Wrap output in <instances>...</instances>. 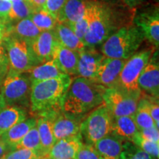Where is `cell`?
<instances>
[{
    "instance_id": "cell-14",
    "label": "cell",
    "mask_w": 159,
    "mask_h": 159,
    "mask_svg": "<svg viewBox=\"0 0 159 159\" xmlns=\"http://www.w3.org/2000/svg\"><path fill=\"white\" fill-rule=\"evenodd\" d=\"M77 63V76L93 80L97 75L101 61L104 56L95 47H85L79 52Z\"/></svg>"
},
{
    "instance_id": "cell-6",
    "label": "cell",
    "mask_w": 159,
    "mask_h": 159,
    "mask_svg": "<svg viewBox=\"0 0 159 159\" xmlns=\"http://www.w3.org/2000/svg\"><path fill=\"white\" fill-rule=\"evenodd\" d=\"M112 115L103 104L91 111L80 125V134L85 144L93 145L99 139L111 134L113 122Z\"/></svg>"
},
{
    "instance_id": "cell-37",
    "label": "cell",
    "mask_w": 159,
    "mask_h": 159,
    "mask_svg": "<svg viewBox=\"0 0 159 159\" xmlns=\"http://www.w3.org/2000/svg\"><path fill=\"white\" fill-rule=\"evenodd\" d=\"M66 2L67 0H47L42 9L56 17Z\"/></svg>"
},
{
    "instance_id": "cell-39",
    "label": "cell",
    "mask_w": 159,
    "mask_h": 159,
    "mask_svg": "<svg viewBox=\"0 0 159 159\" xmlns=\"http://www.w3.org/2000/svg\"><path fill=\"white\" fill-rule=\"evenodd\" d=\"M139 134L142 139L150 141V142L159 143V130L156 127L139 130Z\"/></svg>"
},
{
    "instance_id": "cell-31",
    "label": "cell",
    "mask_w": 159,
    "mask_h": 159,
    "mask_svg": "<svg viewBox=\"0 0 159 159\" xmlns=\"http://www.w3.org/2000/svg\"><path fill=\"white\" fill-rule=\"evenodd\" d=\"M93 6L92 2H89L87 5L86 9L82 16V17L80 19L76 22L70 24L69 27L74 31V33L77 35V36L83 42L84 37L88 31L89 25H90L91 17H92Z\"/></svg>"
},
{
    "instance_id": "cell-33",
    "label": "cell",
    "mask_w": 159,
    "mask_h": 159,
    "mask_svg": "<svg viewBox=\"0 0 159 159\" xmlns=\"http://www.w3.org/2000/svg\"><path fill=\"white\" fill-rule=\"evenodd\" d=\"M121 159H155L132 142H124Z\"/></svg>"
},
{
    "instance_id": "cell-47",
    "label": "cell",
    "mask_w": 159,
    "mask_h": 159,
    "mask_svg": "<svg viewBox=\"0 0 159 159\" xmlns=\"http://www.w3.org/2000/svg\"><path fill=\"white\" fill-rule=\"evenodd\" d=\"M157 159H158V158H157Z\"/></svg>"
},
{
    "instance_id": "cell-11",
    "label": "cell",
    "mask_w": 159,
    "mask_h": 159,
    "mask_svg": "<svg viewBox=\"0 0 159 159\" xmlns=\"http://www.w3.org/2000/svg\"><path fill=\"white\" fill-rule=\"evenodd\" d=\"M126 61L124 59L104 57L101 61L97 75L91 80L102 85L105 89L117 87L119 75Z\"/></svg>"
},
{
    "instance_id": "cell-10",
    "label": "cell",
    "mask_w": 159,
    "mask_h": 159,
    "mask_svg": "<svg viewBox=\"0 0 159 159\" xmlns=\"http://www.w3.org/2000/svg\"><path fill=\"white\" fill-rule=\"evenodd\" d=\"M141 94L154 98L159 96V63L158 52L154 50L148 64L143 69L138 79Z\"/></svg>"
},
{
    "instance_id": "cell-7",
    "label": "cell",
    "mask_w": 159,
    "mask_h": 159,
    "mask_svg": "<svg viewBox=\"0 0 159 159\" xmlns=\"http://www.w3.org/2000/svg\"><path fill=\"white\" fill-rule=\"evenodd\" d=\"M2 44L7 52L9 69L16 72L27 73L41 64L33 54L30 44L11 36L4 39Z\"/></svg>"
},
{
    "instance_id": "cell-35",
    "label": "cell",
    "mask_w": 159,
    "mask_h": 159,
    "mask_svg": "<svg viewBox=\"0 0 159 159\" xmlns=\"http://www.w3.org/2000/svg\"><path fill=\"white\" fill-rule=\"evenodd\" d=\"M74 159H100L93 145L83 143Z\"/></svg>"
},
{
    "instance_id": "cell-12",
    "label": "cell",
    "mask_w": 159,
    "mask_h": 159,
    "mask_svg": "<svg viewBox=\"0 0 159 159\" xmlns=\"http://www.w3.org/2000/svg\"><path fill=\"white\" fill-rule=\"evenodd\" d=\"M83 117L66 114L63 110L59 111L54 118L52 131L55 142L60 139L72 137L80 134V125Z\"/></svg>"
},
{
    "instance_id": "cell-21",
    "label": "cell",
    "mask_w": 159,
    "mask_h": 159,
    "mask_svg": "<svg viewBox=\"0 0 159 159\" xmlns=\"http://www.w3.org/2000/svg\"><path fill=\"white\" fill-rule=\"evenodd\" d=\"M133 116H120L113 119L111 134L122 142H132L135 136L138 134Z\"/></svg>"
},
{
    "instance_id": "cell-26",
    "label": "cell",
    "mask_w": 159,
    "mask_h": 159,
    "mask_svg": "<svg viewBox=\"0 0 159 159\" xmlns=\"http://www.w3.org/2000/svg\"><path fill=\"white\" fill-rule=\"evenodd\" d=\"M27 73L32 83L55 78L65 75L52 59L36 66Z\"/></svg>"
},
{
    "instance_id": "cell-45",
    "label": "cell",
    "mask_w": 159,
    "mask_h": 159,
    "mask_svg": "<svg viewBox=\"0 0 159 159\" xmlns=\"http://www.w3.org/2000/svg\"><path fill=\"white\" fill-rule=\"evenodd\" d=\"M5 106H6V105L5 103V101H4L2 95L1 90H0V111L2 110V109L5 108Z\"/></svg>"
},
{
    "instance_id": "cell-2",
    "label": "cell",
    "mask_w": 159,
    "mask_h": 159,
    "mask_svg": "<svg viewBox=\"0 0 159 159\" xmlns=\"http://www.w3.org/2000/svg\"><path fill=\"white\" fill-rule=\"evenodd\" d=\"M73 77L67 75L55 78L33 83L30 108L36 115L62 109V102Z\"/></svg>"
},
{
    "instance_id": "cell-16",
    "label": "cell",
    "mask_w": 159,
    "mask_h": 159,
    "mask_svg": "<svg viewBox=\"0 0 159 159\" xmlns=\"http://www.w3.org/2000/svg\"><path fill=\"white\" fill-rule=\"evenodd\" d=\"M52 59L56 63L63 74L71 77L77 75L78 52L66 48L57 41Z\"/></svg>"
},
{
    "instance_id": "cell-8",
    "label": "cell",
    "mask_w": 159,
    "mask_h": 159,
    "mask_svg": "<svg viewBox=\"0 0 159 159\" xmlns=\"http://www.w3.org/2000/svg\"><path fill=\"white\" fill-rule=\"evenodd\" d=\"M154 50L153 48H151L136 52L127 60L119 75L118 88L130 94L141 95L138 79Z\"/></svg>"
},
{
    "instance_id": "cell-27",
    "label": "cell",
    "mask_w": 159,
    "mask_h": 159,
    "mask_svg": "<svg viewBox=\"0 0 159 159\" xmlns=\"http://www.w3.org/2000/svg\"><path fill=\"white\" fill-rule=\"evenodd\" d=\"M148 103L149 96L141 94L137 109L133 116V119L136 123L139 131L144 130V129L156 127L153 119L151 117L150 111H149Z\"/></svg>"
},
{
    "instance_id": "cell-46",
    "label": "cell",
    "mask_w": 159,
    "mask_h": 159,
    "mask_svg": "<svg viewBox=\"0 0 159 159\" xmlns=\"http://www.w3.org/2000/svg\"><path fill=\"white\" fill-rule=\"evenodd\" d=\"M37 159H48V158H47V156H43V157H41V158H37Z\"/></svg>"
},
{
    "instance_id": "cell-20",
    "label": "cell",
    "mask_w": 159,
    "mask_h": 159,
    "mask_svg": "<svg viewBox=\"0 0 159 159\" xmlns=\"http://www.w3.org/2000/svg\"><path fill=\"white\" fill-rule=\"evenodd\" d=\"M41 31L34 25L29 18L11 23L9 27L8 35L16 39L22 40L31 44L39 36Z\"/></svg>"
},
{
    "instance_id": "cell-34",
    "label": "cell",
    "mask_w": 159,
    "mask_h": 159,
    "mask_svg": "<svg viewBox=\"0 0 159 159\" xmlns=\"http://www.w3.org/2000/svg\"><path fill=\"white\" fill-rule=\"evenodd\" d=\"M43 157L39 152L28 149L13 150L5 155L1 159H37Z\"/></svg>"
},
{
    "instance_id": "cell-5",
    "label": "cell",
    "mask_w": 159,
    "mask_h": 159,
    "mask_svg": "<svg viewBox=\"0 0 159 159\" xmlns=\"http://www.w3.org/2000/svg\"><path fill=\"white\" fill-rule=\"evenodd\" d=\"M32 83L27 73L8 71L0 85L6 106L30 107Z\"/></svg>"
},
{
    "instance_id": "cell-42",
    "label": "cell",
    "mask_w": 159,
    "mask_h": 159,
    "mask_svg": "<svg viewBox=\"0 0 159 159\" xmlns=\"http://www.w3.org/2000/svg\"><path fill=\"white\" fill-rule=\"evenodd\" d=\"M35 11L42 9L47 0H27Z\"/></svg>"
},
{
    "instance_id": "cell-23",
    "label": "cell",
    "mask_w": 159,
    "mask_h": 159,
    "mask_svg": "<svg viewBox=\"0 0 159 159\" xmlns=\"http://www.w3.org/2000/svg\"><path fill=\"white\" fill-rule=\"evenodd\" d=\"M53 31L57 42L66 48L79 52L85 47L83 41L67 24L57 23Z\"/></svg>"
},
{
    "instance_id": "cell-24",
    "label": "cell",
    "mask_w": 159,
    "mask_h": 159,
    "mask_svg": "<svg viewBox=\"0 0 159 159\" xmlns=\"http://www.w3.org/2000/svg\"><path fill=\"white\" fill-rule=\"evenodd\" d=\"M36 125V118L26 119L0 136V140L13 149V146Z\"/></svg>"
},
{
    "instance_id": "cell-3",
    "label": "cell",
    "mask_w": 159,
    "mask_h": 159,
    "mask_svg": "<svg viewBox=\"0 0 159 159\" xmlns=\"http://www.w3.org/2000/svg\"><path fill=\"white\" fill-rule=\"evenodd\" d=\"M144 37L136 25L125 26L116 30L101 44L100 52L109 58H128L134 55L142 45Z\"/></svg>"
},
{
    "instance_id": "cell-15",
    "label": "cell",
    "mask_w": 159,
    "mask_h": 159,
    "mask_svg": "<svg viewBox=\"0 0 159 159\" xmlns=\"http://www.w3.org/2000/svg\"><path fill=\"white\" fill-rule=\"evenodd\" d=\"M60 110L50 111L36 115V128L41 140V148L43 154L47 156L55 143L52 131V123L54 118Z\"/></svg>"
},
{
    "instance_id": "cell-30",
    "label": "cell",
    "mask_w": 159,
    "mask_h": 159,
    "mask_svg": "<svg viewBox=\"0 0 159 159\" xmlns=\"http://www.w3.org/2000/svg\"><path fill=\"white\" fill-rule=\"evenodd\" d=\"M35 11L27 0H20V1L12 2L11 11H10L7 19L11 22L19 21V20L27 19Z\"/></svg>"
},
{
    "instance_id": "cell-29",
    "label": "cell",
    "mask_w": 159,
    "mask_h": 159,
    "mask_svg": "<svg viewBox=\"0 0 159 159\" xmlns=\"http://www.w3.org/2000/svg\"><path fill=\"white\" fill-rule=\"evenodd\" d=\"M18 149H28L33 150L39 152L43 156H46L43 154L42 148H41V140L39 132H38L36 126L30 130L16 144L13 146V150H18Z\"/></svg>"
},
{
    "instance_id": "cell-36",
    "label": "cell",
    "mask_w": 159,
    "mask_h": 159,
    "mask_svg": "<svg viewBox=\"0 0 159 159\" xmlns=\"http://www.w3.org/2000/svg\"><path fill=\"white\" fill-rule=\"evenodd\" d=\"M9 62L7 52L2 43L0 44V84L9 71Z\"/></svg>"
},
{
    "instance_id": "cell-41",
    "label": "cell",
    "mask_w": 159,
    "mask_h": 159,
    "mask_svg": "<svg viewBox=\"0 0 159 159\" xmlns=\"http://www.w3.org/2000/svg\"><path fill=\"white\" fill-rule=\"evenodd\" d=\"M12 6L11 2L8 0H0V18L7 19V16L11 11Z\"/></svg>"
},
{
    "instance_id": "cell-38",
    "label": "cell",
    "mask_w": 159,
    "mask_h": 159,
    "mask_svg": "<svg viewBox=\"0 0 159 159\" xmlns=\"http://www.w3.org/2000/svg\"><path fill=\"white\" fill-rule=\"evenodd\" d=\"M149 111L151 115V117L153 119L155 124L157 128L159 125V105H158V98H154V97H149Z\"/></svg>"
},
{
    "instance_id": "cell-13",
    "label": "cell",
    "mask_w": 159,
    "mask_h": 159,
    "mask_svg": "<svg viewBox=\"0 0 159 159\" xmlns=\"http://www.w3.org/2000/svg\"><path fill=\"white\" fill-rule=\"evenodd\" d=\"M134 24L149 42L158 48L159 45V12L158 8L143 12L135 17Z\"/></svg>"
},
{
    "instance_id": "cell-44",
    "label": "cell",
    "mask_w": 159,
    "mask_h": 159,
    "mask_svg": "<svg viewBox=\"0 0 159 159\" xmlns=\"http://www.w3.org/2000/svg\"><path fill=\"white\" fill-rule=\"evenodd\" d=\"M122 1L129 7L134 8V7H137L140 4H142L144 0H122Z\"/></svg>"
},
{
    "instance_id": "cell-25",
    "label": "cell",
    "mask_w": 159,
    "mask_h": 159,
    "mask_svg": "<svg viewBox=\"0 0 159 159\" xmlns=\"http://www.w3.org/2000/svg\"><path fill=\"white\" fill-rule=\"evenodd\" d=\"M27 111L17 106H5L0 111V136L27 119Z\"/></svg>"
},
{
    "instance_id": "cell-18",
    "label": "cell",
    "mask_w": 159,
    "mask_h": 159,
    "mask_svg": "<svg viewBox=\"0 0 159 159\" xmlns=\"http://www.w3.org/2000/svg\"><path fill=\"white\" fill-rule=\"evenodd\" d=\"M57 43L54 31H43L30 44L35 57L41 63L52 60L55 44Z\"/></svg>"
},
{
    "instance_id": "cell-1",
    "label": "cell",
    "mask_w": 159,
    "mask_h": 159,
    "mask_svg": "<svg viewBox=\"0 0 159 159\" xmlns=\"http://www.w3.org/2000/svg\"><path fill=\"white\" fill-rule=\"evenodd\" d=\"M105 87L91 80L77 77L73 79L62 102V110L76 116H85L103 103Z\"/></svg>"
},
{
    "instance_id": "cell-17",
    "label": "cell",
    "mask_w": 159,
    "mask_h": 159,
    "mask_svg": "<svg viewBox=\"0 0 159 159\" xmlns=\"http://www.w3.org/2000/svg\"><path fill=\"white\" fill-rule=\"evenodd\" d=\"M83 143L80 134L60 139L54 143L46 156L48 159H74Z\"/></svg>"
},
{
    "instance_id": "cell-40",
    "label": "cell",
    "mask_w": 159,
    "mask_h": 159,
    "mask_svg": "<svg viewBox=\"0 0 159 159\" xmlns=\"http://www.w3.org/2000/svg\"><path fill=\"white\" fill-rule=\"evenodd\" d=\"M11 21L8 20L0 18V44L3 43L4 39L8 35L9 27Z\"/></svg>"
},
{
    "instance_id": "cell-4",
    "label": "cell",
    "mask_w": 159,
    "mask_h": 159,
    "mask_svg": "<svg viewBox=\"0 0 159 159\" xmlns=\"http://www.w3.org/2000/svg\"><path fill=\"white\" fill-rule=\"evenodd\" d=\"M92 17L83 40L85 46L88 47L102 44L116 30V18L112 10L99 2H92Z\"/></svg>"
},
{
    "instance_id": "cell-28",
    "label": "cell",
    "mask_w": 159,
    "mask_h": 159,
    "mask_svg": "<svg viewBox=\"0 0 159 159\" xmlns=\"http://www.w3.org/2000/svg\"><path fill=\"white\" fill-rule=\"evenodd\" d=\"M29 19L41 32L52 30L57 24L56 17L43 9L35 11Z\"/></svg>"
},
{
    "instance_id": "cell-19",
    "label": "cell",
    "mask_w": 159,
    "mask_h": 159,
    "mask_svg": "<svg viewBox=\"0 0 159 159\" xmlns=\"http://www.w3.org/2000/svg\"><path fill=\"white\" fill-rule=\"evenodd\" d=\"M100 159H121L124 142L109 134L93 144Z\"/></svg>"
},
{
    "instance_id": "cell-22",
    "label": "cell",
    "mask_w": 159,
    "mask_h": 159,
    "mask_svg": "<svg viewBox=\"0 0 159 159\" xmlns=\"http://www.w3.org/2000/svg\"><path fill=\"white\" fill-rule=\"evenodd\" d=\"M89 2L86 0H67L57 13V23L70 25L76 22L82 17Z\"/></svg>"
},
{
    "instance_id": "cell-32",
    "label": "cell",
    "mask_w": 159,
    "mask_h": 159,
    "mask_svg": "<svg viewBox=\"0 0 159 159\" xmlns=\"http://www.w3.org/2000/svg\"><path fill=\"white\" fill-rule=\"evenodd\" d=\"M133 144L136 145L141 150L150 155L155 159L158 158L159 156V143L153 142L142 139L139 136V132L132 141Z\"/></svg>"
},
{
    "instance_id": "cell-43",
    "label": "cell",
    "mask_w": 159,
    "mask_h": 159,
    "mask_svg": "<svg viewBox=\"0 0 159 159\" xmlns=\"http://www.w3.org/2000/svg\"><path fill=\"white\" fill-rule=\"evenodd\" d=\"M11 150V148L9 146H7V144H5L0 140V159Z\"/></svg>"
},
{
    "instance_id": "cell-9",
    "label": "cell",
    "mask_w": 159,
    "mask_h": 159,
    "mask_svg": "<svg viewBox=\"0 0 159 159\" xmlns=\"http://www.w3.org/2000/svg\"><path fill=\"white\" fill-rule=\"evenodd\" d=\"M140 97L141 95L130 94L118 87L109 88L105 89L103 94V104L114 118L133 116Z\"/></svg>"
}]
</instances>
